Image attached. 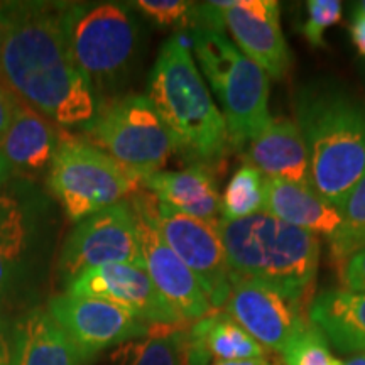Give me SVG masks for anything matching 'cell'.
<instances>
[{"label":"cell","mask_w":365,"mask_h":365,"mask_svg":"<svg viewBox=\"0 0 365 365\" xmlns=\"http://www.w3.org/2000/svg\"><path fill=\"white\" fill-rule=\"evenodd\" d=\"M91 144L144 180L170 161L178 145L145 95H127L98 107L85 125Z\"/></svg>","instance_id":"52a82bcc"},{"label":"cell","mask_w":365,"mask_h":365,"mask_svg":"<svg viewBox=\"0 0 365 365\" xmlns=\"http://www.w3.org/2000/svg\"><path fill=\"white\" fill-rule=\"evenodd\" d=\"M355 9H359V11L365 12V0H364V2H359V4H357V7H355Z\"/></svg>","instance_id":"74e56055"},{"label":"cell","mask_w":365,"mask_h":365,"mask_svg":"<svg viewBox=\"0 0 365 365\" xmlns=\"http://www.w3.org/2000/svg\"><path fill=\"white\" fill-rule=\"evenodd\" d=\"M341 212V225L330 239V252L335 262L365 247V173L346 195Z\"/></svg>","instance_id":"d4e9b609"},{"label":"cell","mask_w":365,"mask_h":365,"mask_svg":"<svg viewBox=\"0 0 365 365\" xmlns=\"http://www.w3.org/2000/svg\"><path fill=\"white\" fill-rule=\"evenodd\" d=\"M266 176L244 163L228 181L220 202V220L234 222L266 212Z\"/></svg>","instance_id":"cb8c5ba5"},{"label":"cell","mask_w":365,"mask_h":365,"mask_svg":"<svg viewBox=\"0 0 365 365\" xmlns=\"http://www.w3.org/2000/svg\"><path fill=\"white\" fill-rule=\"evenodd\" d=\"M130 205L195 274L212 308L223 307L230 294L232 272L217 225L182 215L153 193H137Z\"/></svg>","instance_id":"9c48e42d"},{"label":"cell","mask_w":365,"mask_h":365,"mask_svg":"<svg viewBox=\"0 0 365 365\" xmlns=\"http://www.w3.org/2000/svg\"><path fill=\"white\" fill-rule=\"evenodd\" d=\"M212 365H272V364L264 357V359H249V360H232V362H213Z\"/></svg>","instance_id":"836d02e7"},{"label":"cell","mask_w":365,"mask_h":365,"mask_svg":"<svg viewBox=\"0 0 365 365\" xmlns=\"http://www.w3.org/2000/svg\"><path fill=\"white\" fill-rule=\"evenodd\" d=\"M26 217L11 196H0V293L11 281L26 245Z\"/></svg>","instance_id":"484cf974"},{"label":"cell","mask_w":365,"mask_h":365,"mask_svg":"<svg viewBox=\"0 0 365 365\" xmlns=\"http://www.w3.org/2000/svg\"><path fill=\"white\" fill-rule=\"evenodd\" d=\"M218 235L232 276L266 282L303 301L317 279L319 239L262 212L240 220H218Z\"/></svg>","instance_id":"277c9868"},{"label":"cell","mask_w":365,"mask_h":365,"mask_svg":"<svg viewBox=\"0 0 365 365\" xmlns=\"http://www.w3.org/2000/svg\"><path fill=\"white\" fill-rule=\"evenodd\" d=\"M340 281L346 291L365 293V247L340 262Z\"/></svg>","instance_id":"f546056e"},{"label":"cell","mask_w":365,"mask_h":365,"mask_svg":"<svg viewBox=\"0 0 365 365\" xmlns=\"http://www.w3.org/2000/svg\"><path fill=\"white\" fill-rule=\"evenodd\" d=\"M112 264L144 267L139 223L134 208L127 202L81 220L59 255V271L68 282L86 269Z\"/></svg>","instance_id":"30bf717a"},{"label":"cell","mask_w":365,"mask_h":365,"mask_svg":"<svg viewBox=\"0 0 365 365\" xmlns=\"http://www.w3.org/2000/svg\"><path fill=\"white\" fill-rule=\"evenodd\" d=\"M48 185L68 218L80 223L120 203L143 180L93 144L63 134Z\"/></svg>","instance_id":"8992f818"},{"label":"cell","mask_w":365,"mask_h":365,"mask_svg":"<svg viewBox=\"0 0 365 365\" xmlns=\"http://www.w3.org/2000/svg\"><path fill=\"white\" fill-rule=\"evenodd\" d=\"M307 7L308 19L303 26V34L309 44L322 48L325 44V31L341 19V4L339 0H309Z\"/></svg>","instance_id":"f1b7e54d"},{"label":"cell","mask_w":365,"mask_h":365,"mask_svg":"<svg viewBox=\"0 0 365 365\" xmlns=\"http://www.w3.org/2000/svg\"><path fill=\"white\" fill-rule=\"evenodd\" d=\"M4 39H6V21H4V6L0 2V59H2Z\"/></svg>","instance_id":"d590c367"},{"label":"cell","mask_w":365,"mask_h":365,"mask_svg":"<svg viewBox=\"0 0 365 365\" xmlns=\"http://www.w3.org/2000/svg\"><path fill=\"white\" fill-rule=\"evenodd\" d=\"M309 322L340 352L365 354V293L323 291L312 301Z\"/></svg>","instance_id":"7402d4cb"},{"label":"cell","mask_w":365,"mask_h":365,"mask_svg":"<svg viewBox=\"0 0 365 365\" xmlns=\"http://www.w3.org/2000/svg\"><path fill=\"white\" fill-rule=\"evenodd\" d=\"M135 7L161 27H202L200 4L185 0H137Z\"/></svg>","instance_id":"83f0119b"},{"label":"cell","mask_w":365,"mask_h":365,"mask_svg":"<svg viewBox=\"0 0 365 365\" xmlns=\"http://www.w3.org/2000/svg\"><path fill=\"white\" fill-rule=\"evenodd\" d=\"M61 137V130L51 120L19 100L11 125L0 139V150L11 170L14 168L22 175H39L51 166Z\"/></svg>","instance_id":"e0dca14e"},{"label":"cell","mask_w":365,"mask_h":365,"mask_svg":"<svg viewBox=\"0 0 365 365\" xmlns=\"http://www.w3.org/2000/svg\"><path fill=\"white\" fill-rule=\"evenodd\" d=\"M6 21L0 83L58 125H86L98 103L73 61L63 26L65 4L2 2Z\"/></svg>","instance_id":"6da1fadb"},{"label":"cell","mask_w":365,"mask_h":365,"mask_svg":"<svg viewBox=\"0 0 365 365\" xmlns=\"http://www.w3.org/2000/svg\"><path fill=\"white\" fill-rule=\"evenodd\" d=\"M68 294L108 301L150 327L188 325L163 298L144 267L112 264L86 269L68 282Z\"/></svg>","instance_id":"4fadbf2b"},{"label":"cell","mask_w":365,"mask_h":365,"mask_svg":"<svg viewBox=\"0 0 365 365\" xmlns=\"http://www.w3.org/2000/svg\"><path fill=\"white\" fill-rule=\"evenodd\" d=\"M190 327H153L144 339L118 345L110 365H191Z\"/></svg>","instance_id":"603a6c76"},{"label":"cell","mask_w":365,"mask_h":365,"mask_svg":"<svg viewBox=\"0 0 365 365\" xmlns=\"http://www.w3.org/2000/svg\"><path fill=\"white\" fill-rule=\"evenodd\" d=\"M301 303L266 282L232 276L230 294L223 307L257 344L282 354L284 346L309 325Z\"/></svg>","instance_id":"8fae6325"},{"label":"cell","mask_w":365,"mask_h":365,"mask_svg":"<svg viewBox=\"0 0 365 365\" xmlns=\"http://www.w3.org/2000/svg\"><path fill=\"white\" fill-rule=\"evenodd\" d=\"M137 223L144 269L163 298L186 323L198 322L212 313V304L188 266L168 247L166 242L144 217L137 215Z\"/></svg>","instance_id":"9a60e30c"},{"label":"cell","mask_w":365,"mask_h":365,"mask_svg":"<svg viewBox=\"0 0 365 365\" xmlns=\"http://www.w3.org/2000/svg\"><path fill=\"white\" fill-rule=\"evenodd\" d=\"M264 357L266 349L225 312H212L190 327L191 365H212V360L232 362Z\"/></svg>","instance_id":"44dd1931"},{"label":"cell","mask_w":365,"mask_h":365,"mask_svg":"<svg viewBox=\"0 0 365 365\" xmlns=\"http://www.w3.org/2000/svg\"><path fill=\"white\" fill-rule=\"evenodd\" d=\"M266 213L312 234L335 235L341 225L340 208L333 207L313 186L266 178Z\"/></svg>","instance_id":"ffe728a7"},{"label":"cell","mask_w":365,"mask_h":365,"mask_svg":"<svg viewBox=\"0 0 365 365\" xmlns=\"http://www.w3.org/2000/svg\"><path fill=\"white\" fill-rule=\"evenodd\" d=\"M247 145V163L266 178L313 186L307 145L293 120L271 118Z\"/></svg>","instance_id":"2e32d148"},{"label":"cell","mask_w":365,"mask_h":365,"mask_svg":"<svg viewBox=\"0 0 365 365\" xmlns=\"http://www.w3.org/2000/svg\"><path fill=\"white\" fill-rule=\"evenodd\" d=\"M88 360L48 309L27 312L14 331L12 365H86Z\"/></svg>","instance_id":"d6986e66"},{"label":"cell","mask_w":365,"mask_h":365,"mask_svg":"<svg viewBox=\"0 0 365 365\" xmlns=\"http://www.w3.org/2000/svg\"><path fill=\"white\" fill-rule=\"evenodd\" d=\"M350 36L357 51L365 58V12L355 9L352 24H350Z\"/></svg>","instance_id":"1f68e13d"},{"label":"cell","mask_w":365,"mask_h":365,"mask_svg":"<svg viewBox=\"0 0 365 365\" xmlns=\"http://www.w3.org/2000/svg\"><path fill=\"white\" fill-rule=\"evenodd\" d=\"M215 6L237 48L267 76L284 78L293 59L281 31L279 4L276 0H230L215 2Z\"/></svg>","instance_id":"5bb4252c"},{"label":"cell","mask_w":365,"mask_h":365,"mask_svg":"<svg viewBox=\"0 0 365 365\" xmlns=\"http://www.w3.org/2000/svg\"><path fill=\"white\" fill-rule=\"evenodd\" d=\"M193 49L203 76L222 105L230 145L242 149L271 120L269 76L220 29L193 31Z\"/></svg>","instance_id":"5b68a950"},{"label":"cell","mask_w":365,"mask_h":365,"mask_svg":"<svg viewBox=\"0 0 365 365\" xmlns=\"http://www.w3.org/2000/svg\"><path fill=\"white\" fill-rule=\"evenodd\" d=\"M46 309L88 362L105 349L144 339L153 328L125 309L97 298L58 294L48 301Z\"/></svg>","instance_id":"7c38bea8"},{"label":"cell","mask_w":365,"mask_h":365,"mask_svg":"<svg viewBox=\"0 0 365 365\" xmlns=\"http://www.w3.org/2000/svg\"><path fill=\"white\" fill-rule=\"evenodd\" d=\"M143 185L159 202L176 212L212 225L218 223L220 195L217 182L202 164L181 171H158L144 178Z\"/></svg>","instance_id":"ac0fdd59"},{"label":"cell","mask_w":365,"mask_h":365,"mask_svg":"<svg viewBox=\"0 0 365 365\" xmlns=\"http://www.w3.org/2000/svg\"><path fill=\"white\" fill-rule=\"evenodd\" d=\"M294 110L313 188L341 208L365 173V100L339 81L323 78L301 86Z\"/></svg>","instance_id":"7a4b0ae2"},{"label":"cell","mask_w":365,"mask_h":365,"mask_svg":"<svg viewBox=\"0 0 365 365\" xmlns=\"http://www.w3.org/2000/svg\"><path fill=\"white\" fill-rule=\"evenodd\" d=\"M63 26L75 65L91 86L115 83L137 49V26L129 9L113 2L65 4Z\"/></svg>","instance_id":"ba28073f"},{"label":"cell","mask_w":365,"mask_h":365,"mask_svg":"<svg viewBox=\"0 0 365 365\" xmlns=\"http://www.w3.org/2000/svg\"><path fill=\"white\" fill-rule=\"evenodd\" d=\"M344 365H365V354L355 355V357L346 360Z\"/></svg>","instance_id":"8d00e7d4"},{"label":"cell","mask_w":365,"mask_h":365,"mask_svg":"<svg viewBox=\"0 0 365 365\" xmlns=\"http://www.w3.org/2000/svg\"><path fill=\"white\" fill-rule=\"evenodd\" d=\"M148 98L186 158L208 164L225 156L230 148L225 118L181 36L170 38L159 49Z\"/></svg>","instance_id":"3957f363"},{"label":"cell","mask_w":365,"mask_h":365,"mask_svg":"<svg viewBox=\"0 0 365 365\" xmlns=\"http://www.w3.org/2000/svg\"><path fill=\"white\" fill-rule=\"evenodd\" d=\"M0 365H12V344L7 336L2 318H0Z\"/></svg>","instance_id":"d6a6232c"},{"label":"cell","mask_w":365,"mask_h":365,"mask_svg":"<svg viewBox=\"0 0 365 365\" xmlns=\"http://www.w3.org/2000/svg\"><path fill=\"white\" fill-rule=\"evenodd\" d=\"M9 173H11V164H9L6 156L2 154V150H0V186L6 182V180L9 178Z\"/></svg>","instance_id":"e575fe53"},{"label":"cell","mask_w":365,"mask_h":365,"mask_svg":"<svg viewBox=\"0 0 365 365\" xmlns=\"http://www.w3.org/2000/svg\"><path fill=\"white\" fill-rule=\"evenodd\" d=\"M282 357L286 365H344L331 354L325 335L312 322L284 346Z\"/></svg>","instance_id":"4316f807"},{"label":"cell","mask_w":365,"mask_h":365,"mask_svg":"<svg viewBox=\"0 0 365 365\" xmlns=\"http://www.w3.org/2000/svg\"><path fill=\"white\" fill-rule=\"evenodd\" d=\"M17 103H19V100L16 98V95L0 83V139H2L9 125H11Z\"/></svg>","instance_id":"4dcf8cb0"}]
</instances>
